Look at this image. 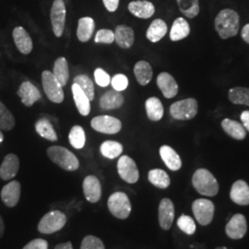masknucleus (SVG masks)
Returning a JSON list of instances; mask_svg holds the SVG:
<instances>
[{
	"instance_id": "obj_53",
	"label": "nucleus",
	"mask_w": 249,
	"mask_h": 249,
	"mask_svg": "<svg viewBox=\"0 0 249 249\" xmlns=\"http://www.w3.org/2000/svg\"><path fill=\"white\" fill-rule=\"evenodd\" d=\"M227 249V248H225V247H220V248H217V249Z\"/></svg>"
},
{
	"instance_id": "obj_37",
	"label": "nucleus",
	"mask_w": 249,
	"mask_h": 249,
	"mask_svg": "<svg viewBox=\"0 0 249 249\" xmlns=\"http://www.w3.org/2000/svg\"><path fill=\"white\" fill-rule=\"evenodd\" d=\"M228 97L234 105H244L249 107V88H232L229 90Z\"/></svg>"
},
{
	"instance_id": "obj_32",
	"label": "nucleus",
	"mask_w": 249,
	"mask_h": 249,
	"mask_svg": "<svg viewBox=\"0 0 249 249\" xmlns=\"http://www.w3.org/2000/svg\"><path fill=\"white\" fill-rule=\"evenodd\" d=\"M145 108L148 118L151 121L157 122L162 118L164 110L162 104L159 99L156 97L148 99L145 103Z\"/></svg>"
},
{
	"instance_id": "obj_31",
	"label": "nucleus",
	"mask_w": 249,
	"mask_h": 249,
	"mask_svg": "<svg viewBox=\"0 0 249 249\" xmlns=\"http://www.w3.org/2000/svg\"><path fill=\"white\" fill-rule=\"evenodd\" d=\"M36 130L39 136L49 142H57V134L53 128V124L47 118H41L36 123Z\"/></svg>"
},
{
	"instance_id": "obj_49",
	"label": "nucleus",
	"mask_w": 249,
	"mask_h": 249,
	"mask_svg": "<svg viewBox=\"0 0 249 249\" xmlns=\"http://www.w3.org/2000/svg\"><path fill=\"white\" fill-rule=\"evenodd\" d=\"M241 36H242L243 40H244L247 44H249V24H247V25H245L244 28H243Z\"/></svg>"
},
{
	"instance_id": "obj_11",
	"label": "nucleus",
	"mask_w": 249,
	"mask_h": 249,
	"mask_svg": "<svg viewBox=\"0 0 249 249\" xmlns=\"http://www.w3.org/2000/svg\"><path fill=\"white\" fill-rule=\"evenodd\" d=\"M67 9L63 0H54L51 8L50 18L53 34L56 37H61L65 30Z\"/></svg>"
},
{
	"instance_id": "obj_3",
	"label": "nucleus",
	"mask_w": 249,
	"mask_h": 249,
	"mask_svg": "<svg viewBox=\"0 0 249 249\" xmlns=\"http://www.w3.org/2000/svg\"><path fill=\"white\" fill-rule=\"evenodd\" d=\"M49 159L57 166L66 171H76L80 167V161L76 155L62 146H52L46 151Z\"/></svg>"
},
{
	"instance_id": "obj_44",
	"label": "nucleus",
	"mask_w": 249,
	"mask_h": 249,
	"mask_svg": "<svg viewBox=\"0 0 249 249\" xmlns=\"http://www.w3.org/2000/svg\"><path fill=\"white\" fill-rule=\"evenodd\" d=\"M112 87L117 91H123L128 86V79L124 74H116L111 79Z\"/></svg>"
},
{
	"instance_id": "obj_46",
	"label": "nucleus",
	"mask_w": 249,
	"mask_h": 249,
	"mask_svg": "<svg viewBox=\"0 0 249 249\" xmlns=\"http://www.w3.org/2000/svg\"><path fill=\"white\" fill-rule=\"evenodd\" d=\"M22 249H48V242L42 238H36L30 241Z\"/></svg>"
},
{
	"instance_id": "obj_34",
	"label": "nucleus",
	"mask_w": 249,
	"mask_h": 249,
	"mask_svg": "<svg viewBox=\"0 0 249 249\" xmlns=\"http://www.w3.org/2000/svg\"><path fill=\"white\" fill-rule=\"evenodd\" d=\"M148 179L154 187L166 189L171 184L168 174L161 169H152L148 174Z\"/></svg>"
},
{
	"instance_id": "obj_35",
	"label": "nucleus",
	"mask_w": 249,
	"mask_h": 249,
	"mask_svg": "<svg viewBox=\"0 0 249 249\" xmlns=\"http://www.w3.org/2000/svg\"><path fill=\"white\" fill-rule=\"evenodd\" d=\"M100 151L104 157L113 160L122 154L123 145L114 141H107L101 145Z\"/></svg>"
},
{
	"instance_id": "obj_51",
	"label": "nucleus",
	"mask_w": 249,
	"mask_h": 249,
	"mask_svg": "<svg viewBox=\"0 0 249 249\" xmlns=\"http://www.w3.org/2000/svg\"><path fill=\"white\" fill-rule=\"evenodd\" d=\"M4 231H5V224H4L3 218L0 215V239L3 236V234H4Z\"/></svg>"
},
{
	"instance_id": "obj_18",
	"label": "nucleus",
	"mask_w": 249,
	"mask_h": 249,
	"mask_svg": "<svg viewBox=\"0 0 249 249\" xmlns=\"http://www.w3.org/2000/svg\"><path fill=\"white\" fill-rule=\"evenodd\" d=\"M12 36L16 47L18 51L23 54H29L33 51L34 44L30 35L23 27H16L13 32Z\"/></svg>"
},
{
	"instance_id": "obj_12",
	"label": "nucleus",
	"mask_w": 249,
	"mask_h": 249,
	"mask_svg": "<svg viewBox=\"0 0 249 249\" xmlns=\"http://www.w3.org/2000/svg\"><path fill=\"white\" fill-rule=\"evenodd\" d=\"M248 231L247 219L243 214H234L225 226L226 234L233 240L242 239Z\"/></svg>"
},
{
	"instance_id": "obj_14",
	"label": "nucleus",
	"mask_w": 249,
	"mask_h": 249,
	"mask_svg": "<svg viewBox=\"0 0 249 249\" xmlns=\"http://www.w3.org/2000/svg\"><path fill=\"white\" fill-rule=\"evenodd\" d=\"M83 194L90 203H97L102 197V186L100 180L95 176H88L84 178Z\"/></svg>"
},
{
	"instance_id": "obj_15",
	"label": "nucleus",
	"mask_w": 249,
	"mask_h": 249,
	"mask_svg": "<svg viewBox=\"0 0 249 249\" xmlns=\"http://www.w3.org/2000/svg\"><path fill=\"white\" fill-rule=\"evenodd\" d=\"M21 187L20 183L16 180L10 181L9 184L4 186L1 190V200L9 208H13L18 204L20 197Z\"/></svg>"
},
{
	"instance_id": "obj_45",
	"label": "nucleus",
	"mask_w": 249,
	"mask_h": 249,
	"mask_svg": "<svg viewBox=\"0 0 249 249\" xmlns=\"http://www.w3.org/2000/svg\"><path fill=\"white\" fill-rule=\"evenodd\" d=\"M94 80L100 87H107L111 83V78L103 69H96L94 71Z\"/></svg>"
},
{
	"instance_id": "obj_39",
	"label": "nucleus",
	"mask_w": 249,
	"mask_h": 249,
	"mask_svg": "<svg viewBox=\"0 0 249 249\" xmlns=\"http://www.w3.org/2000/svg\"><path fill=\"white\" fill-rule=\"evenodd\" d=\"M15 126V118L12 113L0 101V129L9 131Z\"/></svg>"
},
{
	"instance_id": "obj_48",
	"label": "nucleus",
	"mask_w": 249,
	"mask_h": 249,
	"mask_svg": "<svg viewBox=\"0 0 249 249\" xmlns=\"http://www.w3.org/2000/svg\"><path fill=\"white\" fill-rule=\"evenodd\" d=\"M241 121H242V124L244 125V127L246 128L247 131L249 132V111L246 110L244 112H242L240 116Z\"/></svg>"
},
{
	"instance_id": "obj_28",
	"label": "nucleus",
	"mask_w": 249,
	"mask_h": 249,
	"mask_svg": "<svg viewBox=\"0 0 249 249\" xmlns=\"http://www.w3.org/2000/svg\"><path fill=\"white\" fill-rule=\"evenodd\" d=\"M134 74L137 79V81L142 85V86H146L151 82L152 79V68H151L150 63L147 61H139L136 63L134 67Z\"/></svg>"
},
{
	"instance_id": "obj_30",
	"label": "nucleus",
	"mask_w": 249,
	"mask_h": 249,
	"mask_svg": "<svg viewBox=\"0 0 249 249\" xmlns=\"http://www.w3.org/2000/svg\"><path fill=\"white\" fill-rule=\"evenodd\" d=\"M190 34V27L185 18H178L173 23L170 32V39L173 42H178L187 38Z\"/></svg>"
},
{
	"instance_id": "obj_38",
	"label": "nucleus",
	"mask_w": 249,
	"mask_h": 249,
	"mask_svg": "<svg viewBox=\"0 0 249 249\" xmlns=\"http://www.w3.org/2000/svg\"><path fill=\"white\" fill-rule=\"evenodd\" d=\"M180 11L189 18H195L199 13L198 0H178Z\"/></svg>"
},
{
	"instance_id": "obj_4",
	"label": "nucleus",
	"mask_w": 249,
	"mask_h": 249,
	"mask_svg": "<svg viewBox=\"0 0 249 249\" xmlns=\"http://www.w3.org/2000/svg\"><path fill=\"white\" fill-rule=\"evenodd\" d=\"M107 206L109 212L117 219L125 220L131 213V202L129 197L124 192L117 191L109 196Z\"/></svg>"
},
{
	"instance_id": "obj_42",
	"label": "nucleus",
	"mask_w": 249,
	"mask_h": 249,
	"mask_svg": "<svg viewBox=\"0 0 249 249\" xmlns=\"http://www.w3.org/2000/svg\"><path fill=\"white\" fill-rule=\"evenodd\" d=\"M80 249H106V247L98 237L94 235H87L81 242Z\"/></svg>"
},
{
	"instance_id": "obj_17",
	"label": "nucleus",
	"mask_w": 249,
	"mask_h": 249,
	"mask_svg": "<svg viewBox=\"0 0 249 249\" xmlns=\"http://www.w3.org/2000/svg\"><path fill=\"white\" fill-rule=\"evenodd\" d=\"M19 169L18 157L14 153L6 155L0 165V178L4 181L11 180L15 178Z\"/></svg>"
},
{
	"instance_id": "obj_26",
	"label": "nucleus",
	"mask_w": 249,
	"mask_h": 249,
	"mask_svg": "<svg viewBox=\"0 0 249 249\" xmlns=\"http://www.w3.org/2000/svg\"><path fill=\"white\" fill-rule=\"evenodd\" d=\"M222 127L225 133L234 140L243 141L247 137V130L244 125L235 120H231L229 118L223 119L222 121Z\"/></svg>"
},
{
	"instance_id": "obj_33",
	"label": "nucleus",
	"mask_w": 249,
	"mask_h": 249,
	"mask_svg": "<svg viewBox=\"0 0 249 249\" xmlns=\"http://www.w3.org/2000/svg\"><path fill=\"white\" fill-rule=\"evenodd\" d=\"M53 76L59 81V83L65 87L70 79L69 63L65 57H58L53 64Z\"/></svg>"
},
{
	"instance_id": "obj_40",
	"label": "nucleus",
	"mask_w": 249,
	"mask_h": 249,
	"mask_svg": "<svg viewBox=\"0 0 249 249\" xmlns=\"http://www.w3.org/2000/svg\"><path fill=\"white\" fill-rule=\"evenodd\" d=\"M74 83L80 86V89L85 92L89 101H92L94 99V85L92 80L87 75L81 74L76 76L74 78Z\"/></svg>"
},
{
	"instance_id": "obj_27",
	"label": "nucleus",
	"mask_w": 249,
	"mask_h": 249,
	"mask_svg": "<svg viewBox=\"0 0 249 249\" xmlns=\"http://www.w3.org/2000/svg\"><path fill=\"white\" fill-rule=\"evenodd\" d=\"M95 29V23L93 18L90 17H83L79 19L77 28V37L81 43H87L91 38Z\"/></svg>"
},
{
	"instance_id": "obj_25",
	"label": "nucleus",
	"mask_w": 249,
	"mask_h": 249,
	"mask_svg": "<svg viewBox=\"0 0 249 249\" xmlns=\"http://www.w3.org/2000/svg\"><path fill=\"white\" fill-rule=\"evenodd\" d=\"M71 90L75 105L77 107L78 111L80 112V115L83 116H89L90 112V101L88 98V96L76 83H73Z\"/></svg>"
},
{
	"instance_id": "obj_22",
	"label": "nucleus",
	"mask_w": 249,
	"mask_h": 249,
	"mask_svg": "<svg viewBox=\"0 0 249 249\" xmlns=\"http://www.w3.org/2000/svg\"><path fill=\"white\" fill-rule=\"evenodd\" d=\"M123 94L117 90H108L100 100V107L103 110H115L124 105Z\"/></svg>"
},
{
	"instance_id": "obj_2",
	"label": "nucleus",
	"mask_w": 249,
	"mask_h": 249,
	"mask_svg": "<svg viewBox=\"0 0 249 249\" xmlns=\"http://www.w3.org/2000/svg\"><path fill=\"white\" fill-rule=\"evenodd\" d=\"M192 185L202 196H214L219 192V184L217 179L209 170L205 168L197 169L194 173Z\"/></svg>"
},
{
	"instance_id": "obj_19",
	"label": "nucleus",
	"mask_w": 249,
	"mask_h": 249,
	"mask_svg": "<svg viewBox=\"0 0 249 249\" xmlns=\"http://www.w3.org/2000/svg\"><path fill=\"white\" fill-rule=\"evenodd\" d=\"M157 85L165 98H174L178 92V82L167 72H161L157 77Z\"/></svg>"
},
{
	"instance_id": "obj_13",
	"label": "nucleus",
	"mask_w": 249,
	"mask_h": 249,
	"mask_svg": "<svg viewBox=\"0 0 249 249\" xmlns=\"http://www.w3.org/2000/svg\"><path fill=\"white\" fill-rule=\"evenodd\" d=\"M158 220L162 230H170L175 220V206L168 197H164L160 200L158 208Z\"/></svg>"
},
{
	"instance_id": "obj_23",
	"label": "nucleus",
	"mask_w": 249,
	"mask_h": 249,
	"mask_svg": "<svg viewBox=\"0 0 249 249\" xmlns=\"http://www.w3.org/2000/svg\"><path fill=\"white\" fill-rule=\"evenodd\" d=\"M115 41L117 45L123 49L130 48L135 41L133 29L126 25L116 26L115 30Z\"/></svg>"
},
{
	"instance_id": "obj_52",
	"label": "nucleus",
	"mask_w": 249,
	"mask_h": 249,
	"mask_svg": "<svg viewBox=\"0 0 249 249\" xmlns=\"http://www.w3.org/2000/svg\"><path fill=\"white\" fill-rule=\"evenodd\" d=\"M3 141H4V135L2 133V131L0 130V143L3 142Z\"/></svg>"
},
{
	"instance_id": "obj_20",
	"label": "nucleus",
	"mask_w": 249,
	"mask_h": 249,
	"mask_svg": "<svg viewBox=\"0 0 249 249\" xmlns=\"http://www.w3.org/2000/svg\"><path fill=\"white\" fill-rule=\"evenodd\" d=\"M231 201L241 206L249 205V186L244 180H237L231 186L230 191Z\"/></svg>"
},
{
	"instance_id": "obj_43",
	"label": "nucleus",
	"mask_w": 249,
	"mask_h": 249,
	"mask_svg": "<svg viewBox=\"0 0 249 249\" xmlns=\"http://www.w3.org/2000/svg\"><path fill=\"white\" fill-rule=\"evenodd\" d=\"M94 40L97 44H112L115 41V33L109 29L99 30Z\"/></svg>"
},
{
	"instance_id": "obj_29",
	"label": "nucleus",
	"mask_w": 249,
	"mask_h": 249,
	"mask_svg": "<svg viewBox=\"0 0 249 249\" xmlns=\"http://www.w3.org/2000/svg\"><path fill=\"white\" fill-rule=\"evenodd\" d=\"M167 34V25L166 23L160 19L156 18L151 22L149 29L147 30L146 36L151 43H157L160 39H162Z\"/></svg>"
},
{
	"instance_id": "obj_8",
	"label": "nucleus",
	"mask_w": 249,
	"mask_h": 249,
	"mask_svg": "<svg viewBox=\"0 0 249 249\" xmlns=\"http://www.w3.org/2000/svg\"><path fill=\"white\" fill-rule=\"evenodd\" d=\"M215 206L213 202L207 198H198L192 203V212L197 223L202 226L209 225L213 222Z\"/></svg>"
},
{
	"instance_id": "obj_16",
	"label": "nucleus",
	"mask_w": 249,
	"mask_h": 249,
	"mask_svg": "<svg viewBox=\"0 0 249 249\" xmlns=\"http://www.w3.org/2000/svg\"><path fill=\"white\" fill-rule=\"evenodd\" d=\"M17 94L21 99V103L27 107H33L37 101L42 98L41 92L31 81L22 82L18 88Z\"/></svg>"
},
{
	"instance_id": "obj_47",
	"label": "nucleus",
	"mask_w": 249,
	"mask_h": 249,
	"mask_svg": "<svg viewBox=\"0 0 249 249\" xmlns=\"http://www.w3.org/2000/svg\"><path fill=\"white\" fill-rule=\"evenodd\" d=\"M103 2L109 12H115L118 9L119 0H103Z\"/></svg>"
},
{
	"instance_id": "obj_10",
	"label": "nucleus",
	"mask_w": 249,
	"mask_h": 249,
	"mask_svg": "<svg viewBox=\"0 0 249 249\" xmlns=\"http://www.w3.org/2000/svg\"><path fill=\"white\" fill-rule=\"evenodd\" d=\"M91 127L100 133L114 135L122 129V123L116 117L111 116H96L90 121Z\"/></svg>"
},
{
	"instance_id": "obj_50",
	"label": "nucleus",
	"mask_w": 249,
	"mask_h": 249,
	"mask_svg": "<svg viewBox=\"0 0 249 249\" xmlns=\"http://www.w3.org/2000/svg\"><path fill=\"white\" fill-rule=\"evenodd\" d=\"M54 249H73V246H72V243L71 241L69 242H65V243H61V244H58Z\"/></svg>"
},
{
	"instance_id": "obj_6",
	"label": "nucleus",
	"mask_w": 249,
	"mask_h": 249,
	"mask_svg": "<svg viewBox=\"0 0 249 249\" xmlns=\"http://www.w3.org/2000/svg\"><path fill=\"white\" fill-rule=\"evenodd\" d=\"M197 102L194 98H187L174 103L170 107V114L177 120H190L197 115Z\"/></svg>"
},
{
	"instance_id": "obj_5",
	"label": "nucleus",
	"mask_w": 249,
	"mask_h": 249,
	"mask_svg": "<svg viewBox=\"0 0 249 249\" xmlns=\"http://www.w3.org/2000/svg\"><path fill=\"white\" fill-rule=\"evenodd\" d=\"M67 223L66 214L60 211H52L45 214L38 223V231L44 234H52L60 231Z\"/></svg>"
},
{
	"instance_id": "obj_7",
	"label": "nucleus",
	"mask_w": 249,
	"mask_h": 249,
	"mask_svg": "<svg viewBox=\"0 0 249 249\" xmlns=\"http://www.w3.org/2000/svg\"><path fill=\"white\" fill-rule=\"evenodd\" d=\"M42 83L47 98L54 104H61L65 98V94L63 91L62 85L55 79L53 72L49 71L43 72Z\"/></svg>"
},
{
	"instance_id": "obj_21",
	"label": "nucleus",
	"mask_w": 249,
	"mask_h": 249,
	"mask_svg": "<svg viewBox=\"0 0 249 249\" xmlns=\"http://www.w3.org/2000/svg\"><path fill=\"white\" fill-rule=\"evenodd\" d=\"M128 10L137 18H149L155 13V7L150 1L137 0L128 4Z\"/></svg>"
},
{
	"instance_id": "obj_1",
	"label": "nucleus",
	"mask_w": 249,
	"mask_h": 249,
	"mask_svg": "<svg viewBox=\"0 0 249 249\" xmlns=\"http://www.w3.org/2000/svg\"><path fill=\"white\" fill-rule=\"evenodd\" d=\"M239 20V15L236 11L230 9H223L215 18V29L221 38L228 39L238 34Z\"/></svg>"
},
{
	"instance_id": "obj_41",
	"label": "nucleus",
	"mask_w": 249,
	"mask_h": 249,
	"mask_svg": "<svg viewBox=\"0 0 249 249\" xmlns=\"http://www.w3.org/2000/svg\"><path fill=\"white\" fill-rule=\"evenodd\" d=\"M178 228L187 235H192L196 231V223L194 220L187 215H182L178 218Z\"/></svg>"
},
{
	"instance_id": "obj_24",
	"label": "nucleus",
	"mask_w": 249,
	"mask_h": 249,
	"mask_svg": "<svg viewBox=\"0 0 249 249\" xmlns=\"http://www.w3.org/2000/svg\"><path fill=\"white\" fill-rule=\"evenodd\" d=\"M160 156L164 164L171 171H178L182 167V160L178 152L168 145H163L160 148Z\"/></svg>"
},
{
	"instance_id": "obj_36",
	"label": "nucleus",
	"mask_w": 249,
	"mask_h": 249,
	"mask_svg": "<svg viewBox=\"0 0 249 249\" xmlns=\"http://www.w3.org/2000/svg\"><path fill=\"white\" fill-rule=\"evenodd\" d=\"M69 141L73 148L77 150L82 149L86 142V135L84 129L80 125H74L69 135Z\"/></svg>"
},
{
	"instance_id": "obj_9",
	"label": "nucleus",
	"mask_w": 249,
	"mask_h": 249,
	"mask_svg": "<svg viewBox=\"0 0 249 249\" xmlns=\"http://www.w3.org/2000/svg\"><path fill=\"white\" fill-rule=\"evenodd\" d=\"M117 172L119 177L128 184L139 181L140 172L135 160L127 155H123L117 161Z\"/></svg>"
}]
</instances>
